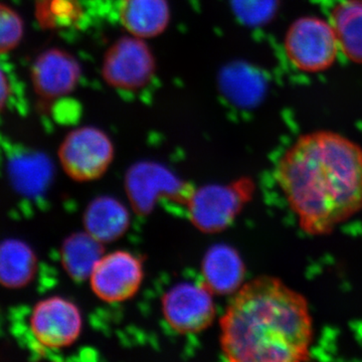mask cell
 Wrapping results in <instances>:
<instances>
[{
  "instance_id": "cell-1",
  "label": "cell",
  "mask_w": 362,
  "mask_h": 362,
  "mask_svg": "<svg viewBox=\"0 0 362 362\" xmlns=\"http://www.w3.org/2000/svg\"><path fill=\"white\" fill-rule=\"evenodd\" d=\"M305 235L323 237L362 211V147L329 130L301 135L275 171Z\"/></svg>"
},
{
  "instance_id": "cell-2",
  "label": "cell",
  "mask_w": 362,
  "mask_h": 362,
  "mask_svg": "<svg viewBox=\"0 0 362 362\" xmlns=\"http://www.w3.org/2000/svg\"><path fill=\"white\" fill-rule=\"evenodd\" d=\"M221 351L232 362L310 361L308 300L281 279L259 276L233 293L220 320Z\"/></svg>"
},
{
  "instance_id": "cell-3",
  "label": "cell",
  "mask_w": 362,
  "mask_h": 362,
  "mask_svg": "<svg viewBox=\"0 0 362 362\" xmlns=\"http://www.w3.org/2000/svg\"><path fill=\"white\" fill-rule=\"evenodd\" d=\"M340 51L337 35L329 21L303 16L292 23L286 33L285 52L290 63L304 73H320L337 61Z\"/></svg>"
},
{
  "instance_id": "cell-4",
  "label": "cell",
  "mask_w": 362,
  "mask_h": 362,
  "mask_svg": "<svg viewBox=\"0 0 362 362\" xmlns=\"http://www.w3.org/2000/svg\"><path fill=\"white\" fill-rule=\"evenodd\" d=\"M62 168L71 180L88 182L102 177L114 159V145L96 127L78 128L69 133L59 149Z\"/></svg>"
},
{
  "instance_id": "cell-5",
  "label": "cell",
  "mask_w": 362,
  "mask_h": 362,
  "mask_svg": "<svg viewBox=\"0 0 362 362\" xmlns=\"http://www.w3.org/2000/svg\"><path fill=\"white\" fill-rule=\"evenodd\" d=\"M156 62L143 39L123 37L116 40L105 54L102 76L114 89L137 90L145 87L153 78Z\"/></svg>"
},
{
  "instance_id": "cell-6",
  "label": "cell",
  "mask_w": 362,
  "mask_h": 362,
  "mask_svg": "<svg viewBox=\"0 0 362 362\" xmlns=\"http://www.w3.org/2000/svg\"><path fill=\"white\" fill-rule=\"evenodd\" d=\"M214 293L206 285L182 282L173 286L161 299L162 314L171 329L180 334H197L216 318Z\"/></svg>"
},
{
  "instance_id": "cell-7",
  "label": "cell",
  "mask_w": 362,
  "mask_h": 362,
  "mask_svg": "<svg viewBox=\"0 0 362 362\" xmlns=\"http://www.w3.org/2000/svg\"><path fill=\"white\" fill-rule=\"evenodd\" d=\"M144 279L141 259L128 251L103 255L89 280L92 291L107 303L127 301L137 294Z\"/></svg>"
},
{
  "instance_id": "cell-8",
  "label": "cell",
  "mask_w": 362,
  "mask_h": 362,
  "mask_svg": "<svg viewBox=\"0 0 362 362\" xmlns=\"http://www.w3.org/2000/svg\"><path fill=\"white\" fill-rule=\"evenodd\" d=\"M30 330L42 346L61 349L74 344L83 330V316L77 305L66 298L42 300L33 308Z\"/></svg>"
},
{
  "instance_id": "cell-9",
  "label": "cell",
  "mask_w": 362,
  "mask_h": 362,
  "mask_svg": "<svg viewBox=\"0 0 362 362\" xmlns=\"http://www.w3.org/2000/svg\"><path fill=\"white\" fill-rule=\"evenodd\" d=\"M254 185L250 180L226 187H209L199 190L192 202L195 225L204 230L216 232L230 225L250 199Z\"/></svg>"
},
{
  "instance_id": "cell-10",
  "label": "cell",
  "mask_w": 362,
  "mask_h": 362,
  "mask_svg": "<svg viewBox=\"0 0 362 362\" xmlns=\"http://www.w3.org/2000/svg\"><path fill=\"white\" fill-rule=\"evenodd\" d=\"M81 75L80 64L71 54L59 49H47L33 66V85L42 99L54 100L70 94Z\"/></svg>"
},
{
  "instance_id": "cell-11",
  "label": "cell",
  "mask_w": 362,
  "mask_h": 362,
  "mask_svg": "<svg viewBox=\"0 0 362 362\" xmlns=\"http://www.w3.org/2000/svg\"><path fill=\"white\" fill-rule=\"evenodd\" d=\"M204 284L213 293H235L244 285L246 268L239 252L228 245H216L202 259Z\"/></svg>"
},
{
  "instance_id": "cell-12",
  "label": "cell",
  "mask_w": 362,
  "mask_h": 362,
  "mask_svg": "<svg viewBox=\"0 0 362 362\" xmlns=\"http://www.w3.org/2000/svg\"><path fill=\"white\" fill-rule=\"evenodd\" d=\"M119 16L131 35L150 39L168 28L170 8L168 0H121Z\"/></svg>"
},
{
  "instance_id": "cell-13",
  "label": "cell",
  "mask_w": 362,
  "mask_h": 362,
  "mask_svg": "<svg viewBox=\"0 0 362 362\" xmlns=\"http://www.w3.org/2000/svg\"><path fill=\"white\" fill-rule=\"evenodd\" d=\"M86 232L100 243L113 242L128 230L129 213L113 197H98L90 202L84 216Z\"/></svg>"
},
{
  "instance_id": "cell-14",
  "label": "cell",
  "mask_w": 362,
  "mask_h": 362,
  "mask_svg": "<svg viewBox=\"0 0 362 362\" xmlns=\"http://www.w3.org/2000/svg\"><path fill=\"white\" fill-rule=\"evenodd\" d=\"M37 269V256L26 243L16 239L0 243V285L9 289L25 287Z\"/></svg>"
},
{
  "instance_id": "cell-15",
  "label": "cell",
  "mask_w": 362,
  "mask_h": 362,
  "mask_svg": "<svg viewBox=\"0 0 362 362\" xmlns=\"http://www.w3.org/2000/svg\"><path fill=\"white\" fill-rule=\"evenodd\" d=\"M329 23L342 54L362 65V0H344L330 13Z\"/></svg>"
},
{
  "instance_id": "cell-16",
  "label": "cell",
  "mask_w": 362,
  "mask_h": 362,
  "mask_svg": "<svg viewBox=\"0 0 362 362\" xmlns=\"http://www.w3.org/2000/svg\"><path fill=\"white\" fill-rule=\"evenodd\" d=\"M102 243L87 232L71 235L62 247V263L74 280L89 279L99 259L103 257Z\"/></svg>"
},
{
  "instance_id": "cell-17",
  "label": "cell",
  "mask_w": 362,
  "mask_h": 362,
  "mask_svg": "<svg viewBox=\"0 0 362 362\" xmlns=\"http://www.w3.org/2000/svg\"><path fill=\"white\" fill-rule=\"evenodd\" d=\"M8 175L14 188L20 194H40L51 176L49 162L39 153H23L9 162Z\"/></svg>"
},
{
  "instance_id": "cell-18",
  "label": "cell",
  "mask_w": 362,
  "mask_h": 362,
  "mask_svg": "<svg viewBox=\"0 0 362 362\" xmlns=\"http://www.w3.org/2000/svg\"><path fill=\"white\" fill-rule=\"evenodd\" d=\"M261 83L258 75L245 65L226 66L218 78L220 89L226 99L239 106H250L258 101Z\"/></svg>"
},
{
  "instance_id": "cell-19",
  "label": "cell",
  "mask_w": 362,
  "mask_h": 362,
  "mask_svg": "<svg viewBox=\"0 0 362 362\" xmlns=\"http://www.w3.org/2000/svg\"><path fill=\"white\" fill-rule=\"evenodd\" d=\"M280 0H230L235 16L250 26L263 25L275 16Z\"/></svg>"
},
{
  "instance_id": "cell-20",
  "label": "cell",
  "mask_w": 362,
  "mask_h": 362,
  "mask_svg": "<svg viewBox=\"0 0 362 362\" xmlns=\"http://www.w3.org/2000/svg\"><path fill=\"white\" fill-rule=\"evenodd\" d=\"M25 26L20 14L0 4V54L13 51L23 40Z\"/></svg>"
},
{
  "instance_id": "cell-21",
  "label": "cell",
  "mask_w": 362,
  "mask_h": 362,
  "mask_svg": "<svg viewBox=\"0 0 362 362\" xmlns=\"http://www.w3.org/2000/svg\"><path fill=\"white\" fill-rule=\"evenodd\" d=\"M9 92H11V88H9L8 80H7L6 74L0 70V111H1L6 105Z\"/></svg>"
}]
</instances>
